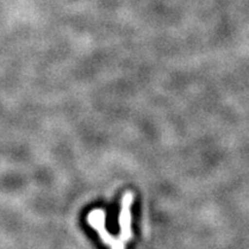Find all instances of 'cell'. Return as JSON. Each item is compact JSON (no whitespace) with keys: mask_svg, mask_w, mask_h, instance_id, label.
Segmentation results:
<instances>
[{"mask_svg":"<svg viewBox=\"0 0 249 249\" xmlns=\"http://www.w3.org/2000/svg\"><path fill=\"white\" fill-rule=\"evenodd\" d=\"M88 223L90 226L97 230L102 240L107 244L111 249H124V244L121 239H114L107 230L105 229V211L96 209L88 214Z\"/></svg>","mask_w":249,"mask_h":249,"instance_id":"cell-1","label":"cell"},{"mask_svg":"<svg viewBox=\"0 0 249 249\" xmlns=\"http://www.w3.org/2000/svg\"><path fill=\"white\" fill-rule=\"evenodd\" d=\"M133 201V193H124L123 201H121V210L119 216V225L121 229V235L119 239H121L124 242L128 241L132 238V213H130V208H132Z\"/></svg>","mask_w":249,"mask_h":249,"instance_id":"cell-2","label":"cell"}]
</instances>
